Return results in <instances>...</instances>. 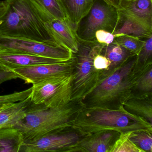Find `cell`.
<instances>
[{
    "instance_id": "obj_4",
    "label": "cell",
    "mask_w": 152,
    "mask_h": 152,
    "mask_svg": "<svg viewBox=\"0 0 152 152\" xmlns=\"http://www.w3.org/2000/svg\"><path fill=\"white\" fill-rule=\"evenodd\" d=\"M137 56L107 77L81 101L84 107H107L116 109L123 105L132 95L137 73L134 70Z\"/></svg>"
},
{
    "instance_id": "obj_2",
    "label": "cell",
    "mask_w": 152,
    "mask_h": 152,
    "mask_svg": "<svg viewBox=\"0 0 152 152\" xmlns=\"http://www.w3.org/2000/svg\"><path fill=\"white\" fill-rule=\"evenodd\" d=\"M84 107L81 101H71L55 107L31 102L24 116L14 127L22 133L24 142L33 140L51 132L71 129L76 116Z\"/></svg>"
},
{
    "instance_id": "obj_13",
    "label": "cell",
    "mask_w": 152,
    "mask_h": 152,
    "mask_svg": "<svg viewBox=\"0 0 152 152\" xmlns=\"http://www.w3.org/2000/svg\"><path fill=\"white\" fill-rule=\"evenodd\" d=\"M47 28L56 43L75 54L79 50L80 41L76 34V28L69 18L63 21L50 20Z\"/></svg>"
},
{
    "instance_id": "obj_3",
    "label": "cell",
    "mask_w": 152,
    "mask_h": 152,
    "mask_svg": "<svg viewBox=\"0 0 152 152\" xmlns=\"http://www.w3.org/2000/svg\"><path fill=\"white\" fill-rule=\"evenodd\" d=\"M71 129L81 137L104 130L120 133L140 130L152 132V125L144 118L129 113L123 106L116 109L84 107L76 116Z\"/></svg>"
},
{
    "instance_id": "obj_32",
    "label": "cell",
    "mask_w": 152,
    "mask_h": 152,
    "mask_svg": "<svg viewBox=\"0 0 152 152\" xmlns=\"http://www.w3.org/2000/svg\"><path fill=\"white\" fill-rule=\"evenodd\" d=\"M0 68H1V66H0Z\"/></svg>"
},
{
    "instance_id": "obj_31",
    "label": "cell",
    "mask_w": 152,
    "mask_h": 152,
    "mask_svg": "<svg viewBox=\"0 0 152 152\" xmlns=\"http://www.w3.org/2000/svg\"><path fill=\"white\" fill-rule=\"evenodd\" d=\"M1 20H0V25L1 24Z\"/></svg>"
},
{
    "instance_id": "obj_21",
    "label": "cell",
    "mask_w": 152,
    "mask_h": 152,
    "mask_svg": "<svg viewBox=\"0 0 152 152\" xmlns=\"http://www.w3.org/2000/svg\"><path fill=\"white\" fill-rule=\"evenodd\" d=\"M34 1L40 5L53 20L63 21L69 18L61 0Z\"/></svg>"
},
{
    "instance_id": "obj_15",
    "label": "cell",
    "mask_w": 152,
    "mask_h": 152,
    "mask_svg": "<svg viewBox=\"0 0 152 152\" xmlns=\"http://www.w3.org/2000/svg\"><path fill=\"white\" fill-rule=\"evenodd\" d=\"M31 97L0 105V129L14 127L24 116L26 108L31 103Z\"/></svg>"
},
{
    "instance_id": "obj_19",
    "label": "cell",
    "mask_w": 152,
    "mask_h": 152,
    "mask_svg": "<svg viewBox=\"0 0 152 152\" xmlns=\"http://www.w3.org/2000/svg\"><path fill=\"white\" fill-rule=\"evenodd\" d=\"M24 140L15 127L0 129V152H19Z\"/></svg>"
},
{
    "instance_id": "obj_22",
    "label": "cell",
    "mask_w": 152,
    "mask_h": 152,
    "mask_svg": "<svg viewBox=\"0 0 152 152\" xmlns=\"http://www.w3.org/2000/svg\"><path fill=\"white\" fill-rule=\"evenodd\" d=\"M114 35V42L125 48L136 56L139 54L146 39L125 34H118Z\"/></svg>"
},
{
    "instance_id": "obj_20",
    "label": "cell",
    "mask_w": 152,
    "mask_h": 152,
    "mask_svg": "<svg viewBox=\"0 0 152 152\" xmlns=\"http://www.w3.org/2000/svg\"><path fill=\"white\" fill-rule=\"evenodd\" d=\"M132 96H152V65L137 73Z\"/></svg>"
},
{
    "instance_id": "obj_17",
    "label": "cell",
    "mask_w": 152,
    "mask_h": 152,
    "mask_svg": "<svg viewBox=\"0 0 152 152\" xmlns=\"http://www.w3.org/2000/svg\"><path fill=\"white\" fill-rule=\"evenodd\" d=\"M123 106L129 113L144 118L152 125V96L131 95Z\"/></svg>"
},
{
    "instance_id": "obj_26",
    "label": "cell",
    "mask_w": 152,
    "mask_h": 152,
    "mask_svg": "<svg viewBox=\"0 0 152 152\" xmlns=\"http://www.w3.org/2000/svg\"><path fill=\"white\" fill-rule=\"evenodd\" d=\"M32 88L19 92H15L8 95L0 96V105L8 103H14L24 100L31 96Z\"/></svg>"
},
{
    "instance_id": "obj_12",
    "label": "cell",
    "mask_w": 152,
    "mask_h": 152,
    "mask_svg": "<svg viewBox=\"0 0 152 152\" xmlns=\"http://www.w3.org/2000/svg\"><path fill=\"white\" fill-rule=\"evenodd\" d=\"M120 135L115 131L104 130L85 135L69 152H109Z\"/></svg>"
},
{
    "instance_id": "obj_10",
    "label": "cell",
    "mask_w": 152,
    "mask_h": 152,
    "mask_svg": "<svg viewBox=\"0 0 152 152\" xmlns=\"http://www.w3.org/2000/svg\"><path fill=\"white\" fill-rule=\"evenodd\" d=\"M81 137L72 129L57 130L23 143L19 152H69Z\"/></svg>"
},
{
    "instance_id": "obj_28",
    "label": "cell",
    "mask_w": 152,
    "mask_h": 152,
    "mask_svg": "<svg viewBox=\"0 0 152 152\" xmlns=\"http://www.w3.org/2000/svg\"><path fill=\"white\" fill-rule=\"evenodd\" d=\"M95 37L98 42L104 45L111 44L113 42L114 40V34L104 30L97 31L95 34Z\"/></svg>"
},
{
    "instance_id": "obj_6",
    "label": "cell",
    "mask_w": 152,
    "mask_h": 152,
    "mask_svg": "<svg viewBox=\"0 0 152 152\" xmlns=\"http://www.w3.org/2000/svg\"><path fill=\"white\" fill-rule=\"evenodd\" d=\"M118 22L113 34H125L146 39L152 36V0H138L117 10Z\"/></svg>"
},
{
    "instance_id": "obj_9",
    "label": "cell",
    "mask_w": 152,
    "mask_h": 152,
    "mask_svg": "<svg viewBox=\"0 0 152 152\" xmlns=\"http://www.w3.org/2000/svg\"><path fill=\"white\" fill-rule=\"evenodd\" d=\"M0 50L26 53L63 61L70 60L74 55L71 51L56 43L40 42L1 35Z\"/></svg>"
},
{
    "instance_id": "obj_16",
    "label": "cell",
    "mask_w": 152,
    "mask_h": 152,
    "mask_svg": "<svg viewBox=\"0 0 152 152\" xmlns=\"http://www.w3.org/2000/svg\"><path fill=\"white\" fill-rule=\"evenodd\" d=\"M101 54L110 62V66L103 79L124 64L132 57L135 56L130 51L114 42L109 45H104Z\"/></svg>"
},
{
    "instance_id": "obj_27",
    "label": "cell",
    "mask_w": 152,
    "mask_h": 152,
    "mask_svg": "<svg viewBox=\"0 0 152 152\" xmlns=\"http://www.w3.org/2000/svg\"><path fill=\"white\" fill-rule=\"evenodd\" d=\"M93 65L96 70L101 71L103 72L102 80L108 70L110 65V62L107 58L101 53L97 54L93 59Z\"/></svg>"
},
{
    "instance_id": "obj_24",
    "label": "cell",
    "mask_w": 152,
    "mask_h": 152,
    "mask_svg": "<svg viewBox=\"0 0 152 152\" xmlns=\"http://www.w3.org/2000/svg\"><path fill=\"white\" fill-rule=\"evenodd\" d=\"M132 132L133 131L120 133L109 152H144L129 139Z\"/></svg>"
},
{
    "instance_id": "obj_5",
    "label": "cell",
    "mask_w": 152,
    "mask_h": 152,
    "mask_svg": "<svg viewBox=\"0 0 152 152\" xmlns=\"http://www.w3.org/2000/svg\"><path fill=\"white\" fill-rule=\"evenodd\" d=\"M104 46L96 40L80 41L79 50L74 54L71 101H82L102 81L103 72L95 69L93 59Z\"/></svg>"
},
{
    "instance_id": "obj_1",
    "label": "cell",
    "mask_w": 152,
    "mask_h": 152,
    "mask_svg": "<svg viewBox=\"0 0 152 152\" xmlns=\"http://www.w3.org/2000/svg\"><path fill=\"white\" fill-rule=\"evenodd\" d=\"M6 1L7 10L0 18V35L57 44L47 26L53 19L38 3L34 0Z\"/></svg>"
},
{
    "instance_id": "obj_30",
    "label": "cell",
    "mask_w": 152,
    "mask_h": 152,
    "mask_svg": "<svg viewBox=\"0 0 152 152\" xmlns=\"http://www.w3.org/2000/svg\"><path fill=\"white\" fill-rule=\"evenodd\" d=\"M7 9V4L6 1H0V18L4 15Z\"/></svg>"
},
{
    "instance_id": "obj_11",
    "label": "cell",
    "mask_w": 152,
    "mask_h": 152,
    "mask_svg": "<svg viewBox=\"0 0 152 152\" xmlns=\"http://www.w3.org/2000/svg\"><path fill=\"white\" fill-rule=\"evenodd\" d=\"M74 68L73 55L68 61L14 68L10 71L25 83L33 84L49 78L72 74Z\"/></svg>"
},
{
    "instance_id": "obj_25",
    "label": "cell",
    "mask_w": 152,
    "mask_h": 152,
    "mask_svg": "<svg viewBox=\"0 0 152 152\" xmlns=\"http://www.w3.org/2000/svg\"><path fill=\"white\" fill-rule=\"evenodd\" d=\"M129 139L144 152H152V132L145 130L133 131Z\"/></svg>"
},
{
    "instance_id": "obj_23",
    "label": "cell",
    "mask_w": 152,
    "mask_h": 152,
    "mask_svg": "<svg viewBox=\"0 0 152 152\" xmlns=\"http://www.w3.org/2000/svg\"><path fill=\"white\" fill-rule=\"evenodd\" d=\"M152 65V36L146 39L143 48L137 56L134 72L139 73Z\"/></svg>"
},
{
    "instance_id": "obj_18",
    "label": "cell",
    "mask_w": 152,
    "mask_h": 152,
    "mask_svg": "<svg viewBox=\"0 0 152 152\" xmlns=\"http://www.w3.org/2000/svg\"><path fill=\"white\" fill-rule=\"evenodd\" d=\"M69 20L77 28L91 9L95 0H61Z\"/></svg>"
},
{
    "instance_id": "obj_29",
    "label": "cell",
    "mask_w": 152,
    "mask_h": 152,
    "mask_svg": "<svg viewBox=\"0 0 152 152\" xmlns=\"http://www.w3.org/2000/svg\"><path fill=\"white\" fill-rule=\"evenodd\" d=\"M105 2L113 7L117 10L126 8L138 0H103Z\"/></svg>"
},
{
    "instance_id": "obj_14",
    "label": "cell",
    "mask_w": 152,
    "mask_h": 152,
    "mask_svg": "<svg viewBox=\"0 0 152 152\" xmlns=\"http://www.w3.org/2000/svg\"><path fill=\"white\" fill-rule=\"evenodd\" d=\"M61 62L64 61L16 51L0 50V66L8 71L14 68Z\"/></svg>"
},
{
    "instance_id": "obj_8",
    "label": "cell",
    "mask_w": 152,
    "mask_h": 152,
    "mask_svg": "<svg viewBox=\"0 0 152 152\" xmlns=\"http://www.w3.org/2000/svg\"><path fill=\"white\" fill-rule=\"evenodd\" d=\"M72 74L52 77L33 84L31 101L35 104L55 107L71 101Z\"/></svg>"
},
{
    "instance_id": "obj_7",
    "label": "cell",
    "mask_w": 152,
    "mask_h": 152,
    "mask_svg": "<svg viewBox=\"0 0 152 152\" xmlns=\"http://www.w3.org/2000/svg\"><path fill=\"white\" fill-rule=\"evenodd\" d=\"M118 22V12L115 8L103 0H95L89 12L77 26V38L79 41H96L95 34L99 30L114 34Z\"/></svg>"
}]
</instances>
